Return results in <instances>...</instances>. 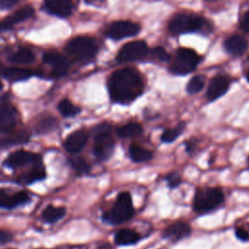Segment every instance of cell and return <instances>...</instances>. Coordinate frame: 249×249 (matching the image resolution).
Masks as SVG:
<instances>
[{
	"label": "cell",
	"instance_id": "cell-14",
	"mask_svg": "<svg viewBox=\"0 0 249 249\" xmlns=\"http://www.w3.org/2000/svg\"><path fill=\"white\" fill-rule=\"evenodd\" d=\"M230 82L226 77L217 76L211 80L206 90V98L209 101H214L223 96L229 89Z\"/></svg>",
	"mask_w": 249,
	"mask_h": 249
},
{
	"label": "cell",
	"instance_id": "cell-17",
	"mask_svg": "<svg viewBox=\"0 0 249 249\" xmlns=\"http://www.w3.org/2000/svg\"><path fill=\"white\" fill-rule=\"evenodd\" d=\"M18 114L16 109L9 104H0V131L7 132L17 124Z\"/></svg>",
	"mask_w": 249,
	"mask_h": 249
},
{
	"label": "cell",
	"instance_id": "cell-40",
	"mask_svg": "<svg viewBox=\"0 0 249 249\" xmlns=\"http://www.w3.org/2000/svg\"><path fill=\"white\" fill-rule=\"evenodd\" d=\"M246 163H247V168L249 169V157L247 158V160H246Z\"/></svg>",
	"mask_w": 249,
	"mask_h": 249
},
{
	"label": "cell",
	"instance_id": "cell-38",
	"mask_svg": "<svg viewBox=\"0 0 249 249\" xmlns=\"http://www.w3.org/2000/svg\"><path fill=\"white\" fill-rule=\"evenodd\" d=\"M242 28L249 32V11L245 14L244 18L242 20Z\"/></svg>",
	"mask_w": 249,
	"mask_h": 249
},
{
	"label": "cell",
	"instance_id": "cell-3",
	"mask_svg": "<svg viewBox=\"0 0 249 249\" xmlns=\"http://www.w3.org/2000/svg\"><path fill=\"white\" fill-rule=\"evenodd\" d=\"M134 214L135 210L130 194L122 192L117 196L112 208L103 213L102 220L110 225H120L131 219Z\"/></svg>",
	"mask_w": 249,
	"mask_h": 249
},
{
	"label": "cell",
	"instance_id": "cell-12",
	"mask_svg": "<svg viewBox=\"0 0 249 249\" xmlns=\"http://www.w3.org/2000/svg\"><path fill=\"white\" fill-rule=\"evenodd\" d=\"M43 59L46 63L51 65L55 77L62 76L66 73L68 68V60L60 53L56 51H48L44 53Z\"/></svg>",
	"mask_w": 249,
	"mask_h": 249
},
{
	"label": "cell",
	"instance_id": "cell-7",
	"mask_svg": "<svg viewBox=\"0 0 249 249\" xmlns=\"http://www.w3.org/2000/svg\"><path fill=\"white\" fill-rule=\"evenodd\" d=\"M204 24V20L194 15L180 14L173 17L169 21L168 29L173 34H182L186 32H193L200 29Z\"/></svg>",
	"mask_w": 249,
	"mask_h": 249
},
{
	"label": "cell",
	"instance_id": "cell-35",
	"mask_svg": "<svg viewBox=\"0 0 249 249\" xmlns=\"http://www.w3.org/2000/svg\"><path fill=\"white\" fill-rule=\"evenodd\" d=\"M196 142L194 139H189L185 142V151L188 154H193L196 151Z\"/></svg>",
	"mask_w": 249,
	"mask_h": 249
},
{
	"label": "cell",
	"instance_id": "cell-5",
	"mask_svg": "<svg viewBox=\"0 0 249 249\" xmlns=\"http://www.w3.org/2000/svg\"><path fill=\"white\" fill-rule=\"evenodd\" d=\"M66 50L75 59L79 61H89L95 55L97 45L91 38L76 37L67 44Z\"/></svg>",
	"mask_w": 249,
	"mask_h": 249
},
{
	"label": "cell",
	"instance_id": "cell-24",
	"mask_svg": "<svg viewBox=\"0 0 249 249\" xmlns=\"http://www.w3.org/2000/svg\"><path fill=\"white\" fill-rule=\"evenodd\" d=\"M143 132V128L140 124L135 123V122H130L127 123L122 126H120L116 133L118 137L120 138H132V137H137L141 135Z\"/></svg>",
	"mask_w": 249,
	"mask_h": 249
},
{
	"label": "cell",
	"instance_id": "cell-11",
	"mask_svg": "<svg viewBox=\"0 0 249 249\" xmlns=\"http://www.w3.org/2000/svg\"><path fill=\"white\" fill-rule=\"evenodd\" d=\"M41 161L40 157L36 154L25 150H19L12 153L5 160V164L11 168H18L27 164H33Z\"/></svg>",
	"mask_w": 249,
	"mask_h": 249
},
{
	"label": "cell",
	"instance_id": "cell-20",
	"mask_svg": "<svg viewBox=\"0 0 249 249\" xmlns=\"http://www.w3.org/2000/svg\"><path fill=\"white\" fill-rule=\"evenodd\" d=\"M225 49L232 54H241L247 49V41L243 36L232 35L225 41Z\"/></svg>",
	"mask_w": 249,
	"mask_h": 249
},
{
	"label": "cell",
	"instance_id": "cell-29",
	"mask_svg": "<svg viewBox=\"0 0 249 249\" xmlns=\"http://www.w3.org/2000/svg\"><path fill=\"white\" fill-rule=\"evenodd\" d=\"M205 79L203 76L193 77L187 85V92L190 94H196L199 92L204 87Z\"/></svg>",
	"mask_w": 249,
	"mask_h": 249
},
{
	"label": "cell",
	"instance_id": "cell-21",
	"mask_svg": "<svg viewBox=\"0 0 249 249\" xmlns=\"http://www.w3.org/2000/svg\"><path fill=\"white\" fill-rule=\"evenodd\" d=\"M128 156L133 162H144L153 159L154 153L137 144H131L128 148Z\"/></svg>",
	"mask_w": 249,
	"mask_h": 249
},
{
	"label": "cell",
	"instance_id": "cell-4",
	"mask_svg": "<svg viewBox=\"0 0 249 249\" xmlns=\"http://www.w3.org/2000/svg\"><path fill=\"white\" fill-rule=\"evenodd\" d=\"M112 127L109 124L103 123L94 129L93 155L100 161L108 160L115 150V140L111 134Z\"/></svg>",
	"mask_w": 249,
	"mask_h": 249
},
{
	"label": "cell",
	"instance_id": "cell-41",
	"mask_svg": "<svg viewBox=\"0 0 249 249\" xmlns=\"http://www.w3.org/2000/svg\"><path fill=\"white\" fill-rule=\"evenodd\" d=\"M247 79H248V81H249V71H248V73H247Z\"/></svg>",
	"mask_w": 249,
	"mask_h": 249
},
{
	"label": "cell",
	"instance_id": "cell-2",
	"mask_svg": "<svg viewBox=\"0 0 249 249\" xmlns=\"http://www.w3.org/2000/svg\"><path fill=\"white\" fill-rule=\"evenodd\" d=\"M225 201V195L218 187H200L196 190L193 210L197 215L209 214L217 210Z\"/></svg>",
	"mask_w": 249,
	"mask_h": 249
},
{
	"label": "cell",
	"instance_id": "cell-22",
	"mask_svg": "<svg viewBox=\"0 0 249 249\" xmlns=\"http://www.w3.org/2000/svg\"><path fill=\"white\" fill-rule=\"evenodd\" d=\"M45 177H46V171H45L43 165L41 164V161H39V162H36L33 164V167L31 170L22 174L19 177L18 182H20L21 184H31L35 181L42 180Z\"/></svg>",
	"mask_w": 249,
	"mask_h": 249
},
{
	"label": "cell",
	"instance_id": "cell-37",
	"mask_svg": "<svg viewBox=\"0 0 249 249\" xmlns=\"http://www.w3.org/2000/svg\"><path fill=\"white\" fill-rule=\"evenodd\" d=\"M12 239V234L6 231L0 230V243L9 242Z\"/></svg>",
	"mask_w": 249,
	"mask_h": 249
},
{
	"label": "cell",
	"instance_id": "cell-32",
	"mask_svg": "<svg viewBox=\"0 0 249 249\" xmlns=\"http://www.w3.org/2000/svg\"><path fill=\"white\" fill-rule=\"evenodd\" d=\"M164 180H165L168 188H170V189L178 188L182 184L181 175L176 171H172V172L167 173L164 176Z\"/></svg>",
	"mask_w": 249,
	"mask_h": 249
},
{
	"label": "cell",
	"instance_id": "cell-9",
	"mask_svg": "<svg viewBox=\"0 0 249 249\" xmlns=\"http://www.w3.org/2000/svg\"><path fill=\"white\" fill-rule=\"evenodd\" d=\"M140 30L137 23L128 20H119L112 22L106 30V35L112 39H122L136 35Z\"/></svg>",
	"mask_w": 249,
	"mask_h": 249
},
{
	"label": "cell",
	"instance_id": "cell-10",
	"mask_svg": "<svg viewBox=\"0 0 249 249\" xmlns=\"http://www.w3.org/2000/svg\"><path fill=\"white\" fill-rule=\"evenodd\" d=\"M192 233L191 226L183 221H178L168 225L161 233V237L171 242H178L187 238Z\"/></svg>",
	"mask_w": 249,
	"mask_h": 249
},
{
	"label": "cell",
	"instance_id": "cell-13",
	"mask_svg": "<svg viewBox=\"0 0 249 249\" xmlns=\"http://www.w3.org/2000/svg\"><path fill=\"white\" fill-rule=\"evenodd\" d=\"M33 14H34L33 7L30 5H26L20 9H18V11H16L14 14L10 15L9 17L5 18L3 20H1L0 30L1 31L8 30V29L12 28L13 26H15L16 24H18V22H21V21L29 18L30 17L33 16Z\"/></svg>",
	"mask_w": 249,
	"mask_h": 249
},
{
	"label": "cell",
	"instance_id": "cell-8",
	"mask_svg": "<svg viewBox=\"0 0 249 249\" xmlns=\"http://www.w3.org/2000/svg\"><path fill=\"white\" fill-rule=\"evenodd\" d=\"M148 53L147 44L143 41H133L125 44L119 52L117 59L120 62L133 61L145 57Z\"/></svg>",
	"mask_w": 249,
	"mask_h": 249
},
{
	"label": "cell",
	"instance_id": "cell-27",
	"mask_svg": "<svg viewBox=\"0 0 249 249\" xmlns=\"http://www.w3.org/2000/svg\"><path fill=\"white\" fill-rule=\"evenodd\" d=\"M65 214L64 207H55L53 205H49L42 212V218L47 223H53L57 220L61 219Z\"/></svg>",
	"mask_w": 249,
	"mask_h": 249
},
{
	"label": "cell",
	"instance_id": "cell-39",
	"mask_svg": "<svg viewBox=\"0 0 249 249\" xmlns=\"http://www.w3.org/2000/svg\"><path fill=\"white\" fill-rule=\"evenodd\" d=\"M104 0H86L87 3L89 4H93V5H97V4H100L102 3Z\"/></svg>",
	"mask_w": 249,
	"mask_h": 249
},
{
	"label": "cell",
	"instance_id": "cell-15",
	"mask_svg": "<svg viewBox=\"0 0 249 249\" xmlns=\"http://www.w3.org/2000/svg\"><path fill=\"white\" fill-rule=\"evenodd\" d=\"M88 138L89 134L86 130H76L67 136V138L64 141V148L67 150V152L76 154L85 147Z\"/></svg>",
	"mask_w": 249,
	"mask_h": 249
},
{
	"label": "cell",
	"instance_id": "cell-23",
	"mask_svg": "<svg viewBox=\"0 0 249 249\" xmlns=\"http://www.w3.org/2000/svg\"><path fill=\"white\" fill-rule=\"evenodd\" d=\"M3 76L13 82L16 81H21L25 80L32 75H34V72L30 69H25V68H20V67H5L2 70Z\"/></svg>",
	"mask_w": 249,
	"mask_h": 249
},
{
	"label": "cell",
	"instance_id": "cell-28",
	"mask_svg": "<svg viewBox=\"0 0 249 249\" xmlns=\"http://www.w3.org/2000/svg\"><path fill=\"white\" fill-rule=\"evenodd\" d=\"M58 110L64 117H74L80 112V108L75 106L68 99H63L58 103Z\"/></svg>",
	"mask_w": 249,
	"mask_h": 249
},
{
	"label": "cell",
	"instance_id": "cell-19",
	"mask_svg": "<svg viewBox=\"0 0 249 249\" xmlns=\"http://www.w3.org/2000/svg\"><path fill=\"white\" fill-rule=\"evenodd\" d=\"M141 239L142 235L139 232L130 229H122L118 231L114 237L115 243L121 246L133 245L139 242Z\"/></svg>",
	"mask_w": 249,
	"mask_h": 249
},
{
	"label": "cell",
	"instance_id": "cell-36",
	"mask_svg": "<svg viewBox=\"0 0 249 249\" xmlns=\"http://www.w3.org/2000/svg\"><path fill=\"white\" fill-rule=\"evenodd\" d=\"M18 0H0V8L3 10L10 9L18 3Z\"/></svg>",
	"mask_w": 249,
	"mask_h": 249
},
{
	"label": "cell",
	"instance_id": "cell-31",
	"mask_svg": "<svg viewBox=\"0 0 249 249\" xmlns=\"http://www.w3.org/2000/svg\"><path fill=\"white\" fill-rule=\"evenodd\" d=\"M72 167L80 174H87L90 170V166L88 161L82 157H74L70 160Z\"/></svg>",
	"mask_w": 249,
	"mask_h": 249
},
{
	"label": "cell",
	"instance_id": "cell-34",
	"mask_svg": "<svg viewBox=\"0 0 249 249\" xmlns=\"http://www.w3.org/2000/svg\"><path fill=\"white\" fill-rule=\"evenodd\" d=\"M235 237L241 241H248L249 240V231L241 227H237L234 229Z\"/></svg>",
	"mask_w": 249,
	"mask_h": 249
},
{
	"label": "cell",
	"instance_id": "cell-33",
	"mask_svg": "<svg viewBox=\"0 0 249 249\" xmlns=\"http://www.w3.org/2000/svg\"><path fill=\"white\" fill-rule=\"evenodd\" d=\"M152 56L154 58H156L157 60H160V61H168L169 58H170L169 54L161 47L155 48L152 52Z\"/></svg>",
	"mask_w": 249,
	"mask_h": 249
},
{
	"label": "cell",
	"instance_id": "cell-1",
	"mask_svg": "<svg viewBox=\"0 0 249 249\" xmlns=\"http://www.w3.org/2000/svg\"><path fill=\"white\" fill-rule=\"evenodd\" d=\"M143 89L141 76L130 68L115 71L108 81L111 99L121 104H128L135 100L142 93Z\"/></svg>",
	"mask_w": 249,
	"mask_h": 249
},
{
	"label": "cell",
	"instance_id": "cell-18",
	"mask_svg": "<svg viewBox=\"0 0 249 249\" xmlns=\"http://www.w3.org/2000/svg\"><path fill=\"white\" fill-rule=\"evenodd\" d=\"M47 11L57 17H68L72 13V0H45Z\"/></svg>",
	"mask_w": 249,
	"mask_h": 249
},
{
	"label": "cell",
	"instance_id": "cell-6",
	"mask_svg": "<svg viewBox=\"0 0 249 249\" xmlns=\"http://www.w3.org/2000/svg\"><path fill=\"white\" fill-rule=\"evenodd\" d=\"M198 56L195 51L182 48L177 51L174 61L170 66V70L174 74L185 75L193 71L198 63Z\"/></svg>",
	"mask_w": 249,
	"mask_h": 249
},
{
	"label": "cell",
	"instance_id": "cell-26",
	"mask_svg": "<svg viewBox=\"0 0 249 249\" xmlns=\"http://www.w3.org/2000/svg\"><path fill=\"white\" fill-rule=\"evenodd\" d=\"M185 128H186L185 123H179L177 125H175L171 128H166L160 135V141L162 143L174 142L184 132Z\"/></svg>",
	"mask_w": 249,
	"mask_h": 249
},
{
	"label": "cell",
	"instance_id": "cell-30",
	"mask_svg": "<svg viewBox=\"0 0 249 249\" xmlns=\"http://www.w3.org/2000/svg\"><path fill=\"white\" fill-rule=\"evenodd\" d=\"M28 138V135L25 132H18V133H14L9 135L8 137H4L0 139V147L3 146H11L15 145L17 143L24 142Z\"/></svg>",
	"mask_w": 249,
	"mask_h": 249
},
{
	"label": "cell",
	"instance_id": "cell-42",
	"mask_svg": "<svg viewBox=\"0 0 249 249\" xmlns=\"http://www.w3.org/2000/svg\"><path fill=\"white\" fill-rule=\"evenodd\" d=\"M2 88V83H1V81H0V89Z\"/></svg>",
	"mask_w": 249,
	"mask_h": 249
},
{
	"label": "cell",
	"instance_id": "cell-25",
	"mask_svg": "<svg viewBox=\"0 0 249 249\" xmlns=\"http://www.w3.org/2000/svg\"><path fill=\"white\" fill-rule=\"evenodd\" d=\"M8 59L12 63L28 64L34 60V53L30 50L26 48H22L13 53Z\"/></svg>",
	"mask_w": 249,
	"mask_h": 249
},
{
	"label": "cell",
	"instance_id": "cell-16",
	"mask_svg": "<svg viewBox=\"0 0 249 249\" xmlns=\"http://www.w3.org/2000/svg\"><path fill=\"white\" fill-rule=\"evenodd\" d=\"M29 200V196L25 192L10 194L4 189H0V207L14 208Z\"/></svg>",
	"mask_w": 249,
	"mask_h": 249
}]
</instances>
